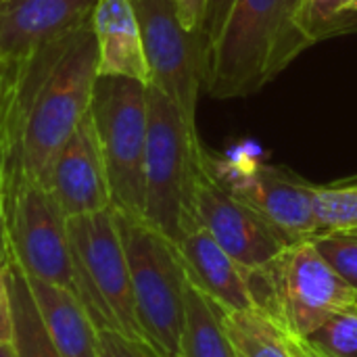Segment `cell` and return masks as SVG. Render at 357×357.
I'll use <instances>...</instances> for the list:
<instances>
[{
	"instance_id": "cell-1",
	"label": "cell",
	"mask_w": 357,
	"mask_h": 357,
	"mask_svg": "<svg viewBox=\"0 0 357 357\" xmlns=\"http://www.w3.org/2000/svg\"><path fill=\"white\" fill-rule=\"evenodd\" d=\"M98 77L92 19L25 59L0 65V149L46 186L50 165L86 117Z\"/></svg>"
},
{
	"instance_id": "cell-2",
	"label": "cell",
	"mask_w": 357,
	"mask_h": 357,
	"mask_svg": "<svg viewBox=\"0 0 357 357\" xmlns=\"http://www.w3.org/2000/svg\"><path fill=\"white\" fill-rule=\"evenodd\" d=\"M291 15L293 0H234L207 52L203 90L211 98L228 100L268 84L301 52Z\"/></svg>"
},
{
	"instance_id": "cell-3",
	"label": "cell",
	"mask_w": 357,
	"mask_h": 357,
	"mask_svg": "<svg viewBox=\"0 0 357 357\" xmlns=\"http://www.w3.org/2000/svg\"><path fill=\"white\" fill-rule=\"evenodd\" d=\"M149 130L144 151L142 218L176 245L195 228V184L205 146L176 105L155 86L146 88Z\"/></svg>"
},
{
	"instance_id": "cell-4",
	"label": "cell",
	"mask_w": 357,
	"mask_h": 357,
	"mask_svg": "<svg viewBox=\"0 0 357 357\" xmlns=\"http://www.w3.org/2000/svg\"><path fill=\"white\" fill-rule=\"evenodd\" d=\"M138 322L155 357H182L188 276L180 249L144 218L113 209Z\"/></svg>"
},
{
	"instance_id": "cell-5",
	"label": "cell",
	"mask_w": 357,
	"mask_h": 357,
	"mask_svg": "<svg viewBox=\"0 0 357 357\" xmlns=\"http://www.w3.org/2000/svg\"><path fill=\"white\" fill-rule=\"evenodd\" d=\"M255 305L282 331L307 339L335 314L356 307L357 291L322 257L312 238L289 245L259 270H249Z\"/></svg>"
},
{
	"instance_id": "cell-6",
	"label": "cell",
	"mask_w": 357,
	"mask_h": 357,
	"mask_svg": "<svg viewBox=\"0 0 357 357\" xmlns=\"http://www.w3.org/2000/svg\"><path fill=\"white\" fill-rule=\"evenodd\" d=\"M77 297L98 331H113L153 356L138 322L126 249L113 207L67 218ZM155 357V356H153Z\"/></svg>"
},
{
	"instance_id": "cell-7",
	"label": "cell",
	"mask_w": 357,
	"mask_h": 357,
	"mask_svg": "<svg viewBox=\"0 0 357 357\" xmlns=\"http://www.w3.org/2000/svg\"><path fill=\"white\" fill-rule=\"evenodd\" d=\"M146 84L121 77L98 75L90 115L109 178L111 205L117 211L144 213V151L149 130Z\"/></svg>"
},
{
	"instance_id": "cell-8",
	"label": "cell",
	"mask_w": 357,
	"mask_h": 357,
	"mask_svg": "<svg viewBox=\"0 0 357 357\" xmlns=\"http://www.w3.org/2000/svg\"><path fill=\"white\" fill-rule=\"evenodd\" d=\"M6 176V243L13 259L27 276L63 287L77 295L75 259L67 218L46 186L17 167Z\"/></svg>"
},
{
	"instance_id": "cell-9",
	"label": "cell",
	"mask_w": 357,
	"mask_h": 357,
	"mask_svg": "<svg viewBox=\"0 0 357 357\" xmlns=\"http://www.w3.org/2000/svg\"><path fill=\"white\" fill-rule=\"evenodd\" d=\"M142 31L151 86L159 88L197 128V102L205 84L207 44L201 31H188L174 0H134Z\"/></svg>"
},
{
	"instance_id": "cell-10",
	"label": "cell",
	"mask_w": 357,
	"mask_h": 357,
	"mask_svg": "<svg viewBox=\"0 0 357 357\" xmlns=\"http://www.w3.org/2000/svg\"><path fill=\"white\" fill-rule=\"evenodd\" d=\"M195 215L224 251L247 270H259L293 245L274 224L230 192L203 165L195 184Z\"/></svg>"
},
{
	"instance_id": "cell-11",
	"label": "cell",
	"mask_w": 357,
	"mask_h": 357,
	"mask_svg": "<svg viewBox=\"0 0 357 357\" xmlns=\"http://www.w3.org/2000/svg\"><path fill=\"white\" fill-rule=\"evenodd\" d=\"M224 186L274 224L291 243L307 241L320 232L314 205L316 184L287 167L259 163Z\"/></svg>"
},
{
	"instance_id": "cell-12",
	"label": "cell",
	"mask_w": 357,
	"mask_h": 357,
	"mask_svg": "<svg viewBox=\"0 0 357 357\" xmlns=\"http://www.w3.org/2000/svg\"><path fill=\"white\" fill-rule=\"evenodd\" d=\"M46 188L65 218L111 209V190L102 151L90 111L54 157Z\"/></svg>"
},
{
	"instance_id": "cell-13",
	"label": "cell",
	"mask_w": 357,
	"mask_h": 357,
	"mask_svg": "<svg viewBox=\"0 0 357 357\" xmlns=\"http://www.w3.org/2000/svg\"><path fill=\"white\" fill-rule=\"evenodd\" d=\"M96 0H0V65L29 56L92 19Z\"/></svg>"
},
{
	"instance_id": "cell-14",
	"label": "cell",
	"mask_w": 357,
	"mask_h": 357,
	"mask_svg": "<svg viewBox=\"0 0 357 357\" xmlns=\"http://www.w3.org/2000/svg\"><path fill=\"white\" fill-rule=\"evenodd\" d=\"M178 249L188 280L222 312H243L255 307L249 270L224 251L203 226L190 230L178 243Z\"/></svg>"
},
{
	"instance_id": "cell-15",
	"label": "cell",
	"mask_w": 357,
	"mask_h": 357,
	"mask_svg": "<svg viewBox=\"0 0 357 357\" xmlns=\"http://www.w3.org/2000/svg\"><path fill=\"white\" fill-rule=\"evenodd\" d=\"M92 29L98 52V75H121L151 86V69L134 0H96Z\"/></svg>"
},
{
	"instance_id": "cell-16",
	"label": "cell",
	"mask_w": 357,
	"mask_h": 357,
	"mask_svg": "<svg viewBox=\"0 0 357 357\" xmlns=\"http://www.w3.org/2000/svg\"><path fill=\"white\" fill-rule=\"evenodd\" d=\"M40 320L61 357L98 356V328L90 320L79 297L63 287L27 276Z\"/></svg>"
},
{
	"instance_id": "cell-17",
	"label": "cell",
	"mask_w": 357,
	"mask_h": 357,
	"mask_svg": "<svg viewBox=\"0 0 357 357\" xmlns=\"http://www.w3.org/2000/svg\"><path fill=\"white\" fill-rule=\"evenodd\" d=\"M182 357H236L224 328L222 310L190 280L186 284V322Z\"/></svg>"
},
{
	"instance_id": "cell-18",
	"label": "cell",
	"mask_w": 357,
	"mask_h": 357,
	"mask_svg": "<svg viewBox=\"0 0 357 357\" xmlns=\"http://www.w3.org/2000/svg\"><path fill=\"white\" fill-rule=\"evenodd\" d=\"M222 316L236 357H293L287 333L257 305Z\"/></svg>"
},
{
	"instance_id": "cell-19",
	"label": "cell",
	"mask_w": 357,
	"mask_h": 357,
	"mask_svg": "<svg viewBox=\"0 0 357 357\" xmlns=\"http://www.w3.org/2000/svg\"><path fill=\"white\" fill-rule=\"evenodd\" d=\"M6 280L13 307L15 345L19 357H61L40 320L25 272L13 259H8L6 264Z\"/></svg>"
},
{
	"instance_id": "cell-20",
	"label": "cell",
	"mask_w": 357,
	"mask_h": 357,
	"mask_svg": "<svg viewBox=\"0 0 357 357\" xmlns=\"http://www.w3.org/2000/svg\"><path fill=\"white\" fill-rule=\"evenodd\" d=\"M351 2L354 0H297L291 15V27L301 50L356 27L357 15L347 10Z\"/></svg>"
},
{
	"instance_id": "cell-21",
	"label": "cell",
	"mask_w": 357,
	"mask_h": 357,
	"mask_svg": "<svg viewBox=\"0 0 357 357\" xmlns=\"http://www.w3.org/2000/svg\"><path fill=\"white\" fill-rule=\"evenodd\" d=\"M314 205L320 232L357 228V174L328 184H316Z\"/></svg>"
},
{
	"instance_id": "cell-22",
	"label": "cell",
	"mask_w": 357,
	"mask_h": 357,
	"mask_svg": "<svg viewBox=\"0 0 357 357\" xmlns=\"http://www.w3.org/2000/svg\"><path fill=\"white\" fill-rule=\"evenodd\" d=\"M307 341L326 357H357V307L328 318Z\"/></svg>"
},
{
	"instance_id": "cell-23",
	"label": "cell",
	"mask_w": 357,
	"mask_h": 357,
	"mask_svg": "<svg viewBox=\"0 0 357 357\" xmlns=\"http://www.w3.org/2000/svg\"><path fill=\"white\" fill-rule=\"evenodd\" d=\"M312 243L333 270L357 291V232L335 230L312 236Z\"/></svg>"
},
{
	"instance_id": "cell-24",
	"label": "cell",
	"mask_w": 357,
	"mask_h": 357,
	"mask_svg": "<svg viewBox=\"0 0 357 357\" xmlns=\"http://www.w3.org/2000/svg\"><path fill=\"white\" fill-rule=\"evenodd\" d=\"M234 0H207V6H205V17H203V38H205V44H207V52L209 48L215 44L228 15H230V8H232Z\"/></svg>"
},
{
	"instance_id": "cell-25",
	"label": "cell",
	"mask_w": 357,
	"mask_h": 357,
	"mask_svg": "<svg viewBox=\"0 0 357 357\" xmlns=\"http://www.w3.org/2000/svg\"><path fill=\"white\" fill-rule=\"evenodd\" d=\"M98 356L100 357H153L113 331H98Z\"/></svg>"
},
{
	"instance_id": "cell-26",
	"label": "cell",
	"mask_w": 357,
	"mask_h": 357,
	"mask_svg": "<svg viewBox=\"0 0 357 357\" xmlns=\"http://www.w3.org/2000/svg\"><path fill=\"white\" fill-rule=\"evenodd\" d=\"M6 264L0 259V343L15 341V324H13V307H10V293L6 280Z\"/></svg>"
},
{
	"instance_id": "cell-27",
	"label": "cell",
	"mask_w": 357,
	"mask_h": 357,
	"mask_svg": "<svg viewBox=\"0 0 357 357\" xmlns=\"http://www.w3.org/2000/svg\"><path fill=\"white\" fill-rule=\"evenodd\" d=\"M174 6H176L180 23L188 31H201L203 29V17H205L207 0H174Z\"/></svg>"
},
{
	"instance_id": "cell-28",
	"label": "cell",
	"mask_w": 357,
	"mask_h": 357,
	"mask_svg": "<svg viewBox=\"0 0 357 357\" xmlns=\"http://www.w3.org/2000/svg\"><path fill=\"white\" fill-rule=\"evenodd\" d=\"M0 259L8 261V243H6V176H4L2 151H0Z\"/></svg>"
},
{
	"instance_id": "cell-29",
	"label": "cell",
	"mask_w": 357,
	"mask_h": 357,
	"mask_svg": "<svg viewBox=\"0 0 357 357\" xmlns=\"http://www.w3.org/2000/svg\"><path fill=\"white\" fill-rule=\"evenodd\" d=\"M287 333V331H284ZM287 341H289V347H291V354L293 357H326L320 349H316L307 339L303 337H295V335H289L287 333Z\"/></svg>"
},
{
	"instance_id": "cell-30",
	"label": "cell",
	"mask_w": 357,
	"mask_h": 357,
	"mask_svg": "<svg viewBox=\"0 0 357 357\" xmlns=\"http://www.w3.org/2000/svg\"><path fill=\"white\" fill-rule=\"evenodd\" d=\"M0 357H19V351H17L15 341L0 343Z\"/></svg>"
},
{
	"instance_id": "cell-31",
	"label": "cell",
	"mask_w": 357,
	"mask_h": 357,
	"mask_svg": "<svg viewBox=\"0 0 357 357\" xmlns=\"http://www.w3.org/2000/svg\"><path fill=\"white\" fill-rule=\"evenodd\" d=\"M349 13H354V15H357V0H354L351 4H349V8H347Z\"/></svg>"
},
{
	"instance_id": "cell-32",
	"label": "cell",
	"mask_w": 357,
	"mask_h": 357,
	"mask_svg": "<svg viewBox=\"0 0 357 357\" xmlns=\"http://www.w3.org/2000/svg\"><path fill=\"white\" fill-rule=\"evenodd\" d=\"M295 4H297V0H293V8H295Z\"/></svg>"
},
{
	"instance_id": "cell-33",
	"label": "cell",
	"mask_w": 357,
	"mask_h": 357,
	"mask_svg": "<svg viewBox=\"0 0 357 357\" xmlns=\"http://www.w3.org/2000/svg\"><path fill=\"white\" fill-rule=\"evenodd\" d=\"M351 230H354V232H357V228H351Z\"/></svg>"
},
{
	"instance_id": "cell-34",
	"label": "cell",
	"mask_w": 357,
	"mask_h": 357,
	"mask_svg": "<svg viewBox=\"0 0 357 357\" xmlns=\"http://www.w3.org/2000/svg\"><path fill=\"white\" fill-rule=\"evenodd\" d=\"M356 307H357V303H356Z\"/></svg>"
}]
</instances>
